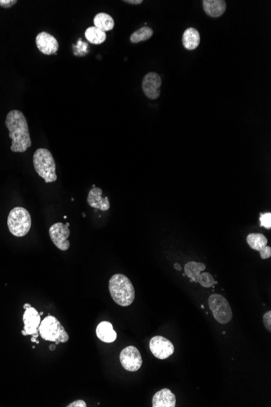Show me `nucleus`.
<instances>
[{"label":"nucleus","instance_id":"17","mask_svg":"<svg viewBox=\"0 0 271 407\" xmlns=\"http://www.w3.org/2000/svg\"><path fill=\"white\" fill-rule=\"evenodd\" d=\"M183 45L188 51H192L197 48L201 42V37L198 31L194 28H188L183 34Z\"/></svg>","mask_w":271,"mask_h":407},{"label":"nucleus","instance_id":"30","mask_svg":"<svg viewBox=\"0 0 271 407\" xmlns=\"http://www.w3.org/2000/svg\"><path fill=\"white\" fill-rule=\"evenodd\" d=\"M175 269H177L178 271H181V266L179 264H175L174 265Z\"/></svg>","mask_w":271,"mask_h":407},{"label":"nucleus","instance_id":"10","mask_svg":"<svg viewBox=\"0 0 271 407\" xmlns=\"http://www.w3.org/2000/svg\"><path fill=\"white\" fill-rule=\"evenodd\" d=\"M161 86L162 78L156 72H149L142 81V90L146 97L151 100H157L159 97Z\"/></svg>","mask_w":271,"mask_h":407},{"label":"nucleus","instance_id":"25","mask_svg":"<svg viewBox=\"0 0 271 407\" xmlns=\"http://www.w3.org/2000/svg\"><path fill=\"white\" fill-rule=\"evenodd\" d=\"M263 323H264L266 329L268 330V332H271V311L269 310L268 312L265 314L263 316Z\"/></svg>","mask_w":271,"mask_h":407},{"label":"nucleus","instance_id":"19","mask_svg":"<svg viewBox=\"0 0 271 407\" xmlns=\"http://www.w3.org/2000/svg\"><path fill=\"white\" fill-rule=\"evenodd\" d=\"M85 36L89 42L94 45L102 44L107 39L106 33L96 28L95 26L89 27L85 32Z\"/></svg>","mask_w":271,"mask_h":407},{"label":"nucleus","instance_id":"34","mask_svg":"<svg viewBox=\"0 0 271 407\" xmlns=\"http://www.w3.org/2000/svg\"><path fill=\"white\" fill-rule=\"evenodd\" d=\"M21 333H22V334H23L24 336L27 335V334H26V332H25V330H23V331L21 332Z\"/></svg>","mask_w":271,"mask_h":407},{"label":"nucleus","instance_id":"16","mask_svg":"<svg viewBox=\"0 0 271 407\" xmlns=\"http://www.w3.org/2000/svg\"><path fill=\"white\" fill-rule=\"evenodd\" d=\"M205 12L211 17H219L227 9V3L223 0H203Z\"/></svg>","mask_w":271,"mask_h":407},{"label":"nucleus","instance_id":"37","mask_svg":"<svg viewBox=\"0 0 271 407\" xmlns=\"http://www.w3.org/2000/svg\"><path fill=\"white\" fill-rule=\"evenodd\" d=\"M35 343H37V344H39V341H38V340H36V342Z\"/></svg>","mask_w":271,"mask_h":407},{"label":"nucleus","instance_id":"35","mask_svg":"<svg viewBox=\"0 0 271 407\" xmlns=\"http://www.w3.org/2000/svg\"><path fill=\"white\" fill-rule=\"evenodd\" d=\"M39 315H43V312H42V311H41V312H40V313H39Z\"/></svg>","mask_w":271,"mask_h":407},{"label":"nucleus","instance_id":"21","mask_svg":"<svg viewBox=\"0 0 271 407\" xmlns=\"http://www.w3.org/2000/svg\"><path fill=\"white\" fill-rule=\"evenodd\" d=\"M247 243L253 250L261 251L267 246L268 239L262 234H250L247 237Z\"/></svg>","mask_w":271,"mask_h":407},{"label":"nucleus","instance_id":"14","mask_svg":"<svg viewBox=\"0 0 271 407\" xmlns=\"http://www.w3.org/2000/svg\"><path fill=\"white\" fill-rule=\"evenodd\" d=\"M176 404V395L168 389H162L157 392L152 400L153 407H175Z\"/></svg>","mask_w":271,"mask_h":407},{"label":"nucleus","instance_id":"5","mask_svg":"<svg viewBox=\"0 0 271 407\" xmlns=\"http://www.w3.org/2000/svg\"><path fill=\"white\" fill-rule=\"evenodd\" d=\"M32 225L31 215L24 207L17 206L10 211L7 217V227L10 233L17 237L28 234Z\"/></svg>","mask_w":271,"mask_h":407},{"label":"nucleus","instance_id":"22","mask_svg":"<svg viewBox=\"0 0 271 407\" xmlns=\"http://www.w3.org/2000/svg\"><path fill=\"white\" fill-rule=\"evenodd\" d=\"M153 31L152 29L150 27H142L139 29L138 31H135L131 37H130V41L132 43H139L141 42H144L146 40H149L153 36Z\"/></svg>","mask_w":271,"mask_h":407},{"label":"nucleus","instance_id":"11","mask_svg":"<svg viewBox=\"0 0 271 407\" xmlns=\"http://www.w3.org/2000/svg\"><path fill=\"white\" fill-rule=\"evenodd\" d=\"M36 45L42 53L47 56H51L58 51L59 42L53 35L47 32H41L36 37Z\"/></svg>","mask_w":271,"mask_h":407},{"label":"nucleus","instance_id":"6","mask_svg":"<svg viewBox=\"0 0 271 407\" xmlns=\"http://www.w3.org/2000/svg\"><path fill=\"white\" fill-rule=\"evenodd\" d=\"M209 305L213 317L219 324H228L232 319V310L227 299L220 294H213L209 298Z\"/></svg>","mask_w":271,"mask_h":407},{"label":"nucleus","instance_id":"28","mask_svg":"<svg viewBox=\"0 0 271 407\" xmlns=\"http://www.w3.org/2000/svg\"><path fill=\"white\" fill-rule=\"evenodd\" d=\"M67 407H86V403L83 400L75 401L73 403H70L69 405L67 406Z\"/></svg>","mask_w":271,"mask_h":407},{"label":"nucleus","instance_id":"2","mask_svg":"<svg viewBox=\"0 0 271 407\" xmlns=\"http://www.w3.org/2000/svg\"><path fill=\"white\" fill-rule=\"evenodd\" d=\"M109 291L114 302L121 306H128L134 301V287L123 274L112 275L109 281Z\"/></svg>","mask_w":271,"mask_h":407},{"label":"nucleus","instance_id":"27","mask_svg":"<svg viewBox=\"0 0 271 407\" xmlns=\"http://www.w3.org/2000/svg\"><path fill=\"white\" fill-rule=\"evenodd\" d=\"M260 255L262 259H270L271 257V246L267 245L263 250L259 251Z\"/></svg>","mask_w":271,"mask_h":407},{"label":"nucleus","instance_id":"4","mask_svg":"<svg viewBox=\"0 0 271 407\" xmlns=\"http://www.w3.org/2000/svg\"><path fill=\"white\" fill-rule=\"evenodd\" d=\"M39 334L42 339L55 342L56 345L66 343L69 339V336L60 322L52 315H48L41 321Z\"/></svg>","mask_w":271,"mask_h":407},{"label":"nucleus","instance_id":"7","mask_svg":"<svg viewBox=\"0 0 271 407\" xmlns=\"http://www.w3.org/2000/svg\"><path fill=\"white\" fill-rule=\"evenodd\" d=\"M120 361L121 365L126 371L128 372H137L142 368V354L137 347L130 346L126 347L121 351L120 355Z\"/></svg>","mask_w":271,"mask_h":407},{"label":"nucleus","instance_id":"3","mask_svg":"<svg viewBox=\"0 0 271 407\" xmlns=\"http://www.w3.org/2000/svg\"><path fill=\"white\" fill-rule=\"evenodd\" d=\"M35 171L44 179L46 183H52L57 180L56 165L51 151L46 148L37 149L32 157Z\"/></svg>","mask_w":271,"mask_h":407},{"label":"nucleus","instance_id":"12","mask_svg":"<svg viewBox=\"0 0 271 407\" xmlns=\"http://www.w3.org/2000/svg\"><path fill=\"white\" fill-rule=\"evenodd\" d=\"M23 322L25 324L24 330L27 335H34L38 333V328L41 324V315L35 308H29L26 310L23 315Z\"/></svg>","mask_w":271,"mask_h":407},{"label":"nucleus","instance_id":"18","mask_svg":"<svg viewBox=\"0 0 271 407\" xmlns=\"http://www.w3.org/2000/svg\"><path fill=\"white\" fill-rule=\"evenodd\" d=\"M93 24L96 28L99 29L105 33L107 31H112L115 26V21L113 18L110 15L104 13V12H100L96 15L93 19Z\"/></svg>","mask_w":271,"mask_h":407},{"label":"nucleus","instance_id":"9","mask_svg":"<svg viewBox=\"0 0 271 407\" xmlns=\"http://www.w3.org/2000/svg\"><path fill=\"white\" fill-rule=\"evenodd\" d=\"M49 234L51 241L59 250H67L70 247V242L67 239L70 236V229L63 223H56L50 228Z\"/></svg>","mask_w":271,"mask_h":407},{"label":"nucleus","instance_id":"1","mask_svg":"<svg viewBox=\"0 0 271 407\" xmlns=\"http://www.w3.org/2000/svg\"><path fill=\"white\" fill-rule=\"evenodd\" d=\"M5 125L12 141L11 151L16 153L26 152L27 149L32 146V141L25 115L21 111L12 110L7 113Z\"/></svg>","mask_w":271,"mask_h":407},{"label":"nucleus","instance_id":"33","mask_svg":"<svg viewBox=\"0 0 271 407\" xmlns=\"http://www.w3.org/2000/svg\"><path fill=\"white\" fill-rule=\"evenodd\" d=\"M31 341H32V342H36V338H32V339H31Z\"/></svg>","mask_w":271,"mask_h":407},{"label":"nucleus","instance_id":"20","mask_svg":"<svg viewBox=\"0 0 271 407\" xmlns=\"http://www.w3.org/2000/svg\"><path fill=\"white\" fill-rule=\"evenodd\" d=\"M206 265L202 263H197V262H189L185 264L184 266V271L188 277L190 278L193 282H197V279L199 277L200 274L202 271L206 269Z\"/></svg>","mask_w":271,"mask_h":407},{"label":"nucleus","instance_id":"23","mask_svg":"<svg viewBox=\"0 0 271 407\" xmlns=\"http://www.w3.org/2000/svg\"><path fill=\"white\" fill-rule=\"evenodd\" d=\"M197 283L205 288H210L214 284H217L213 275L211 273L202 272L200 274L199 277L197 279Z\"/></svg>","mask_w":271,"mask_h":407},{"label":"nucleus","instance_id":"15","mask_svg":"<svg viewBox=\"0 0 271 407\" xmlns=\"http://www.w3.org/2000/svg\"><path fill=\"white\" fill-rule=\"evenodd\" d=\"M96 334L100 340L105 343H112L117 338V333L110 322L102 321L97 325Z\"/></svg>","mask_w":271,"mask_h":407},{"label":"nucleus","instance_id":"24","mask_svg":"<svg viewBox=\"0 0 271 407\" xmlns=\"http://www.w3.org/2000/svg\"><path fill=\"white\" fill-rule=\"evenodd\" d=\"M260 222L261 226L264 227L266 229H271V213L266 212L260 214Z\"/></svg>","mask_w":271,"mask_h":407},{"label":"nucleus","instance_id":"31","mask_svg":"<svg viewBox=\"0 0 271 407\" xmlns=\"http://www.w3.org/2000/svg\"><path fill=\"white\" fill-rule=\"evenodd\" d=\"M30 307H31V305L28 304V303H26V304L24 305V309H25V310H27V309H29Z\"/></svg>","mask_w":271,"mask_h":407},{"label":"nucleus","instance_id":"36","mask_svg":"<svg viewBox=\"0 0 271 407\" xmlns=\"http://www.w3.org/2000/svg\"><path fill=\"white\" fill-rule=\"evenodd\" d=\"M66 225H67V227H69V223H67V224H66Z\"/></svg>","mask_w":271,"mask_h":407},{"label":"nucleus","instance_id":"8","mask_svg":"<svg viewBox=\"0 0 271 407\" xmlns=\"http://www.w3.org/2000/svg\"><path fill=\"white\" fill-rule=\"evenodd\" d=\"M150 349L153 356L162 360L172 356L175 351L173 344L162 336H155L150 340Z\"/></svg>","mask_w":271,"mask_h":407},{"label":"nucleus","instance_id":"13","mask_svg":"<svg viewBox=\"0 0 271 407\" xmlns=\"http://www.w3.org/2000/svg\"><path fill=\"white\" fill-rule=\"evenodd\" d=\"M88 204L91 207L101 211H108L111 206L107 197L102 198V190L98 187H94L90 191L87 199Z\"/></svg>","mask_w":271,"mask_h":407},{"label":"nucleus","instance_id":"26","mask_svg":"<svg viewBox=\"0 0 271 407\" xmlns=\"http://www.w3.org/2000/svg\"><path fill=\"white\" fill-rule=\"evenodd\" d=\"M17 0H0V7L3 8H10L16 4Z\"/></svg>","mask_w":271,"mask_h":407},{"label":"nucleus","instance_id":"32","mask_svg":"<svg viewBox=\"0 0 271 407\" xmlns=\"http://www.w3.org/2000/svg\"><path fill=\"white\" fill-rule=\"evenodd\" d=\"M55 349H56V345H50V350H51V351H53V350H55Z\"/></svg>","mask_w":271,"mask_h":407},{"label":"nucleus","instance_id":"29","mask_svg":"<svg viewBox=\"0 0 271 407\" xmlns=\"http://www.w3.org/2000/svg\"><path fill=\"white\" fill-rule=\"evenodd\" d=\"M123 2L129 3V4L137 5L141 4L142 2H143V1L142 0H124Z\"/></svg>","mask_w":271,"mask_h":407}]
</instances>
